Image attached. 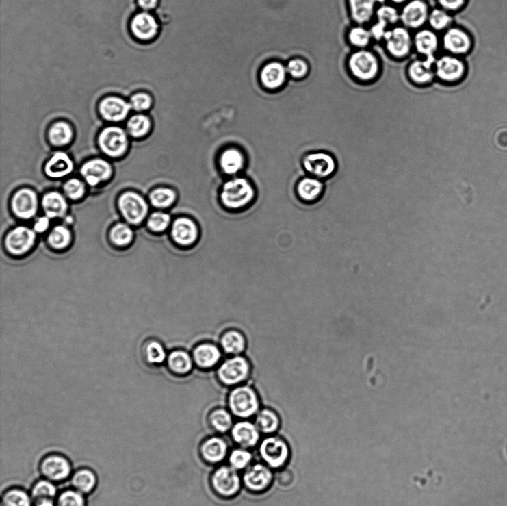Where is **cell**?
<instances>
[{"label":"cell","mask_w":507,"mask_h":506,"mask_svg":"<svg viewBox=\"0 0 507 506\" xmlns=\"http://www.w3.org/2000/svg\"><path fill=\"white\" fill-rule=\"evenodd\" d=\"M49 226V217H42L39 218L37 223L35 224L34 229L38 233H43Z\"/></svg>","instance_id":"obj_57"},{"label":"cell","mask_w":507,"mask_h":506,"mask_svg":"<svg viewBox=\"0 0 507 506\" xmlns=\"http://www.w3.org/2000/svg\"><path fill=\"white\" fill-rule=\"evenodd\" d=\"M71 466L63 457L50 456L42 461L41 472L52 481H61L71 473Z\"/></svg>","instance_id":"obj_24"},{"label":"cell","mask_w":507,"mask_h":506,"mask_svg":"<svg viewBox=\"0 0 507 506\" xmlns=\"http://www.w3.org/2000/svg\"><path fill=\"white\" fill-rule=\"evenodd\" d=\"M99 144L105 153L111 157L123 155L127 150L128 139L125 131L116 127L105 129L99 137Z\"/></svg>","instance_id":"obj_15"},{"label":"cell","mask_w":507,"mask_h":506,"mask_svg":"<svg viewBox=\"0 0 507 506\" xmlns=\"http://www.w3.org/2000/svg\"><path fill=\"white\" fill-rule=\"evenodd\" d=\"M73 170L72 160L64 153H57L50 159L46 166V173L51 177H62Z\"/></svg>","instance_id":"obj_34"},{"label":"cell","mask_w":507,"mask_h":506,"mask_svg":"<svg viewBox=\"0 0 507 506\" xmlns=\"http://www.w3.org/2000/svg\"><path fill=\"white\" fill-rule=\"evenodd\" d=\"M209 485L214 494L222 499L237 496L243 487L242 477L238 470L229 465L218 466L209 478Z\"/></svg>","instance_id":"obj_3"},{"label":"cell","mask_w":507,"mask_h":506,"mask_svg":"<svg viewBox=\"0 0 507 506\" xmlns=\"http://www.w3.org/2000/svg\"><path fill=\"white\" fill-rule=\"evenodd\" d=\"M275 479L278 485L283 487H288L294 483V475L291 470L284 468L277 470Z\"/></svg>","instance_id":"obj_55"},{"label":"cell","mask_w":507,"mask_h":506,"mask_svg":"<svg viewBox=\"0 0 507 506\" xmlns=\"http://www.w3.org/2000/svg\"><path fill=\"white\" fill-rule=\"evenodd\" d=\"M229 465L239 472H244L253 464V455L250 449L237 447L229 453Z\"/></svg>","instance_id":"obj_37"},{"label":"cell","mask_w":507,"mask_h":506,"mask_svg":"<svg viewBox=\"0 0 507 506\" xmlns=\"http://www.w3.org/2000/svg\"><path fill=\"white\" fill-rule=\"evenodd\" d=\"M140 7L144 10H151L155 8L158 0H138Z\"/></svg>","instance_id":"obj_58"},{"label":"cell","mask_w":507,"mask_h":506,"mask_svg":"<svg viewBox=\"0 0 507 506\" xmlns=\"http://www.w3.org/2000/svg\"><path fill=\"white\" fill-rule=\"evenodd\" d=\"M110 236L114 244L125 246L132 241L133 233L129 227L125 224H119L112 229Z\"/></svg>","instance_id":"obj_49"},{"label":"cell","mask_w":507,"mask_h":506,"mask_svg":"<svg viewBox=\"0 0 507 506\" xmlns=\"http://www.w3.org/2000/svg\"><path fill=\"white\" fill-rule=\"evenodd\" d=\"M81 174L87 183L91 186H96L101 181L109 179L112 174V168L110 164L103 160L96 159L83 166Z\"/></svg>","instance_id":"obj_26"},{"label":"cell","mask_w":507,"mask_h":506,"mask_svg":"<svg viewBox=\"0 0 507 506\" xmlns=\"http://www.w3.org/2000/svg\"><path fill=\"white\" fill-rule=\"evenodd\" d=\"M151 105V97L146 94H137L131 99V106L136 111L147 110Z\"/></svg>","instance_id":"obj_54"},{"label":"cell","mask_w":507,"mask_h":506,"mask_svg":"<svg viewBox=\"0 0 507 506\" xmlns=\"http://www.w3.org/2000/svg\"><path fill=\"white\" fill-rule=\"evenodd\" d=\"M146 357L147 361L153 365H161L168 358L164 346L155 341L148 343L146 346Z\"/></svg>","instance_id":"obj_47"},{"label":"cell","mask_w":507,"mask_h":506,"mask_svg":"<svg viewBox=\"0 0 507 506\" xmlns=\"http://www.w3.org/2000/svg\"><path fill=\"white\" fill-rule=\"evenodd\" d=\"M198 236V227L194 220L187 218H180L174 221L172 237L174 242L179 245L191 246L196 242Z\"/></svg>","instance_id":"obj_20"},{"label":"cell","mask_w":507,"mask_h":506,"mask_svg":"<svg viewBox=\"0 0 507 506\" xmlns=\"http://www.w3.org/2000/svg\"><path fill=\"white\" fill-rule=\"evenodd\" d=\"M64 190L70 199L76 200L81 199L84 194L85 186L81 181L72 179L65 184Z\"/></svg>","instance_id":"obj_52"},{"label":"cell","mask_w":507,"mask_h":506,"mask_svg":"<svg viewBox=\"0 0 507 506\" xmlns=\"http://www.w3.org/2000/svg\"><path fill=\"white\" fill-rule=\"evenodd\" d=\"M222 349L224 353L233 356H238L246 349V340L244 335L235 330L224 333L220 341Z\"/></svg>","instance_id":"obj_33"},{"label":"cell","mask_w":507,"mask_h":506,"mask_svg":"<svg viewBox=\"0 0 507 506\" xmlns=\"http://www.w3.org/2000/svg\"><path fill=\"white\" fill-rule=\"evenodd\" d=\"M56 506H85L83 494L68 490L60 494Z\"/></svg>","instance_id":"obj_50"},{"label":"cell","mask_w":507,"mask_h":506,"mask_svg":"<svg viewBox=\"0 0 507 506\" xmlns=\"http://www.w3.org/2000/svg\"><path fill=\"white\" fill-rule=\"evenodd\" d=\"M375 16L377 17V21L384 23L388 27L400 22V12L395 6L390 5H382L378 8Z\"/></svg>","instance_id":"obj_46"},{"label":"cell","mask_w":507,"mask_h":506,"mask_svg":"<svg viewBox=\"0 0 507 506\" xmlns=\"http://www.w3.org/2000/svg\"><path fill=\"white\" fill-rule=\"evenodd\" d=\"M229 408L240 420H249L260 411L259 397L256 390L248 385L234 388L229 396Z\"/></svg>","instance_id":"obj_2"},{"label":"cell","mask_w":507,"mask_h":506,"mask_svg":"<svg viewBox=\"0 0 507 506\" xmlns=\"http://www.w3.org/2000/svg\"><path fill=\"white\" fill-rule=\"evenodd\" d=\"M35 506H55L54 501H46L34 503Z\"/></svg>","instance_id":"obj_59"},{"label":"cell","mask_w":507,"mask_h":506,"mask_svg":"<svg viewBox=\"0 0 507 506\" xmlns=\"http://www.w3.org/2000/svg\"><path fill=\"white\" fill-rule=\"evenodd\" d=\"M168 365L174 375L183 376L190 372L194 368V361L187 352L177 350L169 355Z\"/></svg>","instance_id":"obj_32"},{"label":"cell","mask_w":507,"mask_h":506,"mask_svg":"<svg viewBox=\"0 0 507 506\" xmlns=\"http://www.w3.org/2000/svg\"><path fill=\"white\" fill-rule=\"evenodd\" d=\"M287 71L294 77L302 78L308 74L309 66L304 60L295 59L288 64Z\"/></svg>","instance_id":"obj_53"},{"label":"cell","mask_w":507,"mask_h":506,"mask_svg":"<svg viewBox=\"0 0 507 506\" xmlns=\"http://www.w3.org/2000/svg\"><path fill=\"white\" fill-rule=\"evenodd\" d=\"M35 233L28 227H16L8 233L5 239L7 250L15 255L29 251L35 242Z\"/></svg>","instance_id":"obj_17"},{"label":"cell","mask_w":507,"mask_h":506,"mask_svg":"<svg viewBox=\"0 0 507 506\" xmlns=\"http://www.w3.org/2000/svg\"><path fill=\"white\" fill-rule=\"evenodd\" d=\"M430 14L425 0H410L400 12V22L406 29L418 31L428 23Z\"/></svg>","instance_id":"obj_11"},{"label":"cell","mask_w":507,"mask_h":506,"mask_svg":"<svg viewBox=\"0 0 507 506\" xmlns=\"http://www.w3.org/2000/svg\"><path fill=\"white\" fill-rule=\"evenodd\" d=\"M434 65L436 77L445 84L457 83L466 73L465 64L452 55H445L435 59Z\"/></svg>","instance_id":"obj_12"},{"label":"cell","mask_w":507,"mask_h":506,"mask_svg":"<svg viewBox=\"0 0 507 506\" xmlns=\"http://www.w3.org/2000/svg\"><path fill=\"white\" fill-rule=\"evenodd\" d=\"M122 214L131 224L138 225L145 218L148 206L145 200L135 192H128L119 199Z\"/></svg>","instance_id":"obj_14"},{"label":"cell","mask_w":507,"mask_h":506,"mask_svg":"<svg viewBox=\"0 0 507 506\" xmlns=\"http://www.w3.org/2000/svg\"><path fill=\"white\" fill-rule=\"evenodd\" d=\"M42 207L49 218H60L65 215L67 203L62 194L49 192L42 199Z\"/></svg>","instance_id":"obj_36"},{"label":"cell","mask_w":507,"mask_h":506,"mask_svg":"<svg viewBox=\"0 0 507 506\" xmlns=\"http://www.w3.org/2000/svg\"><path fill=\"white\" fill-rule=\"evenodd\" d=\"M176 199V192L167 188L156 190L151 194V201L153 205L158 208H168L172 205Z\"/></svg>","instance_id":"obj_45"},{"label":"cell","mask_w":507,"mask_h":506,"mask_svg":"<svg viewBox=\"0 0 507 506\" xmlns=\"http://www.w3.org/2000/svg\"><path fill=\"white\" fill-rule=\"evenodd\" d=\"M434 61L424 58L411 62L407 69L410 81L418 86H426L432 83L436 77Z\"/></svg>","instance_id":"obj_18"},{"label":"cell","mask_w":507,"mask_h":506,"mask_svg":"<svg viewBox=\"0 0 507 506\" xmlns=\"http://www.w3.org/2000/svg\"><path fill=\"white\" fill-rule=\"evenodd\" d=\"M350 14L357 24L370 23L377 12L378 0H348Z\"/></svg>","instance_id":"obj_25"},{"label":"cell","mask_w":507,"mask_h":506,"mask_svg":"<svg viewBox=\"0 0 507 506\" xmlns=\"http://www.w3.org/2000/svg\"><path fill=\"white\" fill-rule=\"evenodd\" d=\"M170 221V216L167 213L155 212L148 219V226L154 232L160 233L168 229Z\"/></svg>","instance_id":"obj_51"},{"label":"cell","mask_w":507,"mask_h":506,"mask_svg":"<svg viewBox=\"0 0 507 506\" xmlns=\"http://www.w3.org/2000/svg\"><path fill=\"white\" fill-rule=\"evenodd\" d=\"M242 477L243 487L252 494L266 492L275 479L274 470L263 463L252 464L244 470Z\"/></svg>","instance_id":"obj_6"},{"label":"cell","mask_w":507,"mask_h":506,"mask_svg":"<svg viewBox=\"0 0 507 506\" xmlns=\"http://www.w3.org/2000/svg\"><path fill=\"white\" fill-rule=\"evenodd\" d=\"M132 106L123 99L117 97H109L105 99L100 105L102 116L110 121L124 120Z\"/></svg>","instance_id":"obj_27"},{"label":"cell","mask_w":507,"mask_h":506,"mask_svg":"<svg viewBox=\"0 0 507 506\" xmlns=\"http://www.w3.org/2000/svg\"><path fill=\"white\" fill-rule=\"evenodd\" d=\"M286 72L284 66L278 63H271L262 69L261 81L269 90L281 87L285 81Z\"/></svg>","instance_id":"obj_31"},{"label":"cell","mask_w":507,"mask_h":506,"mask_svg":"<svg viewBox=\"0 0 507 506\" xmlns=\"http://www.w3.org/2000/svg\"><path fill=\"white\" fill-rule=\"evenodd\" d=\"M131 31L139 40H153L159 31V25L154 17L146 12L139 13L131 22Z\"/></svg>","instance_id":"obj_21"},{"label":"cell","mask_w":507,"mask_h":506,"mask_svg":"<svg viewBox=\"0 0 507 506\" xmlns=\"http://www.w3.org/2000/svg\"><path fill=\"white\" fill-rule=\"evenodd\" d=\"M57 494V488L49 481H40L32 490L31 497L34 503L53 501Z\"/></svg>","instance_id":"obj_42"},{"label":"cell","mask_w":507,"mask_h":506,"mask_svg":"<svg viewBox=\"0 0 507 506\" xmlns=\"http://www.w3.org/2000/svg\"><path fill=\"white\" fill-rule=\"evenodd\" d=\"M229 444L220 434L208 437L200 442L198 452L200 459L209 466H218L229 457Z\"/></svg>","instance_id":"obj_10"},{"label":"cell","mask_w":507,"mask_h":506,"mask_svg":"<svg viewBox=\"0 0 507 506\" xmlns=\"http://www.w3.org/2000/svg\"><path fill=\"white\" fill-rule=\"evenodd\" d=\"M443 10L448 12H458L465 5L467 0H438Z\"/></svg>","instance_id":"obj_56"},{"label":"cell","mask_w":507,"mask_h":506,"mask_svg":"<svg viewBox=\"0 0 507 506\" xmlns=\"http://www.w3.org/2000/svg\"><path fill=\"white\" fill-rule=\"evenodd\" d=\"M255 195V190L248 180L235 177L224 184L221 200L226 208L237 210L247 206Z\"/></svg>","instance_id":"obj_5"},{"label":"cell","mask_w":507,"mask_h":506,"mask_svg":"<svg viewBox=\"0 0 507 506\" xmlns=\"http://www.w3.org/2000/svg\"><path fill=\"white\" fill-rule=\"evenodd\" d=\"M73 138V129L68 124L60 122L52 126L49 131V139L56 146H64Z\"/></svg>","instance_id":"obj_40"},{"label":"cell","mask_w":507,"mask_h":506,"mask_svg":"<svg viewBox=\"0 0 507 506\" xmlns=\"http://www.w3.org/2000/svg\"><path fill=\"white\" fill-rule=\"evenodd\" d=\"M383 40L389 54L395 59H405L414 47L413 37L404 25H396L389 29Z\"/></svg>","instance_id":"obj_8"},{"label":"cell","mask_w":507,"mask_h":506,"mask_svg":"<svg viewBox=\"0 0 507 506\" xmlns=\"http://www.w3.org/2000/svg\"><path fill=\"white\" fill-rule=\"evenodd\" d=\"M413 46L424 58L435 60L434 55L440 46L439 38L434 30L421 29L413 37Z\"/></svg>","instance_id":"obj_19"},{"label":"cell","mask_w":507,"mask_h":506,"mask_svg":"<svg viewBox=\"0 0 507 506\" xmlns=\"http://www.w3.org/2000/svg\"><path fill=\"white\" fill-rule=\"evenodd\" d=\"M303 166L306 171L320 180L331 179L337 170L336 159L326 153H313L306 155Z\"/></svg>","instance_id":"obj_9"},{"label":"cell","mask_w":507,"mask_h":506,"mask_svg":"<svg viewBox=\"0 0 507 506\" xmlns=\"http://www.w3.org/2000/svg\"><path fill=\"white\" fill-rule=\"evenodd\" d=\"M291 448L287 442L276 435H269L259 445V455L262 463L274 470L285 468L291 457Z\"/></svg>","instance_id":"obj_1"},{"label":"cell","mask_w":507,"mask_h":506,"mask_svg":"<svg viewBox=\"0 0 507 506\" xmlns=\"http://www.w3.org/2000/svg\"><path fill=\"white\" fill-rule=\"evenodd\" d=\"M244 164V156L237 149H226L221 155L220 166L222 171L226 175H237L242 170Z\"/></svg>","instance_id":"obj_35"},{"label":"cell","mask_w":507,"mask_h":506,"mask_svg":"<svg viewBox=\"0 0 507 506\" xmlns=\"http://www.w3.org/2000/svg\"><path fill=\"white\" fill-rule=\"evenodd\" d=\"M389 1L395 5H405L410 0H389Z\"/></svg>","instance_id":"obj_60"},{"label":"cell","mask_w":507,"mask_h":506,"mask_svg":"<svg viewBox=\"0 0 507 506\" xmlns=\"http://www.w3.org/2000/svg\"><path fill=\"white\" fill-rule=\"evenodd\" d=\"M3 506H31L29 496L22 490H13L8 492L3 496Z\"/></svg>","instance_id":"obj_48"},{"label":"cell","mask_w":507,"mask_h":506,"mask_svg":"<svg viewBox=\"0 0 507 506\" xmlns=\"http://www.w3.org/2000/svg\"><path fill=\"white\" fill-rule=\"evenodd\" d=\"M350 73L363 83H369L377 78L380 72V61L374 52L368 49H358L348 60Z\"/></svg>","instance_id":"obj_4"},{"label":"cell","mask_w":507,"mask_h":506,"mask_svg":"<svg viewBox=\"0 0 507 506\" xmlns=\"http://www.w3.org/2000/svg\"><path fill=\"white\" fill-rule=\"evenodd\" d=\"M233 415L230 410L223 407L215 408L209 412L207 422L215 432L223 435L230 433L234 425Z\"/></svg>","instance_id":"obj_29"},{"label":"cell","mask_w":507,"mask_h":506,"mask_svg":"<svg viewBox=\"0 0 507 506\" xmlns=\"http://www.w3.org/2000/svg\"><path fill=\"white\" fill-rule=\"evenodd\" d=\"M442 45L450 55L458 56L468 54L473 47V41L465 30L452 27L445 31Z\"/></svg>","instance_id":"obj_16"},{"label":"cell","mask_w":507,"mask_h":506,"mask_svg":"<svg viewBox=\"0 0 507 506\" xmlns=\"http://www.w3.org/2000/svg\"><path fill=\"white\" fill-rule=\"evenodd\" d=\"M325 185L316 177H304L297 186V192L304 202L318 201L324 193Z\"/></svg>","instance_id":"obj_28"},{"label":"cell","mask_w":507,"mask_h":506,"mask_svg":"<svg viewBox=\"0 0 507 506\" xmlns=\"http://www.w3.org/2000/svg\"><path fill=\"white\" fill-rule=\"evenodd\" d=\"M71 233L64 226L56 227L49 236L50 245L56 250H63L67 247L71 242Z\"/></svg>","instance_id":"obj_43"},{"label":"cell","mask_w":507,"mask_h":506,"mask_svg":"<svg viewBox=\"0 0 507 506\" xmlns=\"http://www.w3.org/2000/svg\"><path fill=\"white\" fill-rule=\"evenodd\" d=\"M12 208L15 214L21 218H32L38 209L37 194L27 189L17 192L12 200Z\"/></svg>","instance_id":"obj_23"},{"label":"cell","mask_w":507,"mask_h":506,"mask_svg":"<svg viewBox=\"0 0 507 506\" xmlns=\"http://www.w3.org/2000/svg\"><path fill=\"white\" fill-rule=\"evenodd\" d=\"M96 483H97V478L90 470H78L72 479V484L76 491L83 494L91 492Z\"/></svg>","instance_id":"obj_38"},{"label":"cell","mask_w":507,"mask_h":506,"mask_svg":"<svg viewBox=\"0 0 507 506\" xmlns=\"http://www.w3.org/2000/svg\"><path fill=\"white\" fill-rule=\"evenodd\" d=\"M250 372L249 362L238 355L222 362L217 370V375L223 385L235 386L246 381L249 377Z\"/></svg>","instance_id":"obj_7"},{"label":"cell","mask_w":507,"mask_h":506,"mask_svg":"<svg viewBox=\"0 0 507 506\" xmlns=\"http://www.w3.org/2000/svg\"><path fill=\"white\" fill-rule=\"evenodd\" d=\"M370 30L357 25L349 30L348 40L351 45L357 49H365L370 45L372 40Z\"/></svg>","instance_id":"obj_39"},{"label":"cell","mask_w":507,"mask_h":506,"mask_svg":"<svg viewBox=\"0 0 507 506\" xmlns=\"http://www.w3.org/2000/svg\"><path fill=\"white\" fill-rule=\"evenodd\" d=\"M222 351L212 343H203L196 346L192 351L194 364L202 369L207 370L216 367L222 359Z\"/></svg>","instance_id":"obj_22"},{"label":"cell","mask_w":507,"mask_h":506,"mask_svg":"<svg viewBox=\"0 0 507 506\" xmlns=\"http://www.w3.org/2000/svg\"><path fill=\"white\" fill-rule=\"evenodd\" d=\"M255 423L261 434H275L281 426V416L270 408H262L255 416Z\"/></svg>","instance_id":"obj_30"},{"label":"cell","mask_w":507,"mask_h":506,"mask_svg":"<svg viewBox=\"0 0 507 506\" xmlns=\"http://www.w3.org/2000/svg\"><path fill=\"white\" fill-rule=\"evenodd\" d=\"M230 433L237 446L244 448H255L259 446L261 440V433L256 423L249 420H240L235 422Z\"/></svg>","instance_id":"obj_13"},{"label":"cell","mask_w":507,"mask_h":506,"mask_svg":"<svg viewBox=\"0 0 507 506\" xmlns=\"http://www.w3.org/2000/svg\"><path fill=\"white\" fill-rule=\"evenodd\" d=\"M127 128L130 134L133 137H143L150 130V119L142 114L135 115V116L131 118L128 121Z\"/></svg>","instance_id":"obj_44"},{"label":"cell","mask_w":507,"mask_h":506,"mask_svg":"<svg viewBox=\"0 0 507 506\" xmlns=\"http://www.w3.org/2000/svg\"><path fill=\"white\" fill-rule=\"evenodd\" d=\"M452 21V16L450 12L439 8L430 12L428 23L430 24L431 29L434 31H441L450 29Z\"/></svg>","instance_id":"obj_41"}]
</instances>
